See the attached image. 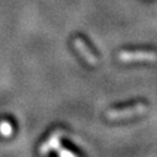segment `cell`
<instances>
[{
    "mask_svg": "<svg viewBox=\"0 0 157 157\" xmlns=\"http://www.w3.org/2000/svg\"><path fill=\"white\" fill-rule=\"evenodd\" d=\"M146 105L145 104H137L135 106H130L126 109H117V110H110L106 113V117L110 120H119V119H125V117H131L135 115L144 114L146 111Z\"/></svg>",
    "mask_w": 157,
    "mask_h": 157,
    "instance_id": "obj_1",
    "label": "cell"
},
{
    "mask_svg": "<svg viewBox=\"0 0 157 157\" xmlns=\"http://www.w3.org/2000/svg\"><path fill=\"white\" fill-rule=\"evenodd\" d=\"M119 59L123 62H134V61H147V62H153L157 59V55L153 52L148 51H125L119 53Z\"/></svg>",
    "mask_w": 157,
    "mask_h": 157,
    "instance_id": "obj_2",
    "label": "cell"
},
{
    "mask_svg": "<svg viewBox=\"0 0 157 157\" xmlns=\"http://www.w3.org/2000/svg\"><path fill=\"white\" fill-rule=\"evenodd\" d=\"M73 44H74V47H75V50L79 52V55L89 63V64H92V66H95L97 63H98V59H97V57L93 55V52L88 48V46L84 44V41L83 40H81V38H75V40L73 41Z\"/></svg>",
    "mask_w": 157,
    "mask_h": 157,
    "instance_id": "obj_3",
    "label": "cell"
},
{
    "mask_svg": "<svg viewBox=\"0 0 157 157\" xmlns=\"http://www.w3.org/2000/svg\"><path fill=\"white\" fill-rule=\"evenodd\" d=\"M61 134H62V131L53 134V135L40 147V152H41V153H47V152H50L51 150L58 148V147H59V139H61V136H62Z\"/></svg>",
    "mask_w": 157,
    "mask_h": 157,
    "instance_id": "obj_4",
    "label": "cell"
},
{
    "mask_svg": "<svg viewBox=\"0 0 157 157\" xmlns=\"http://www.w3.org/2000/svg\"><path fill=\"white\" fill-rule=\"evenodd\" d=\"M0 134L3 136H10L13 134V126L9 121H2L0 123Z\"/></svg>",
    "mask_w": 157,
    "mask_h": 157,
    "instance_id": "obj_5",
    "label": "cell"
},
{
    "mask_svg": "<svg viewBox=\"0 0 157 157\" xmlns=\"http://www.w3.org/2000/svg\"><path fill=\"white\" fill-rule=\"evenodd\" d=\"M59 157H77V156H74L71 151H68V150H61L59 151Z\"/></svg>",
    "mask_w": 157,
    "mask_h": 157,
    "instance_id": "obj_6",
    "label": "cell"
}]
</instances>
